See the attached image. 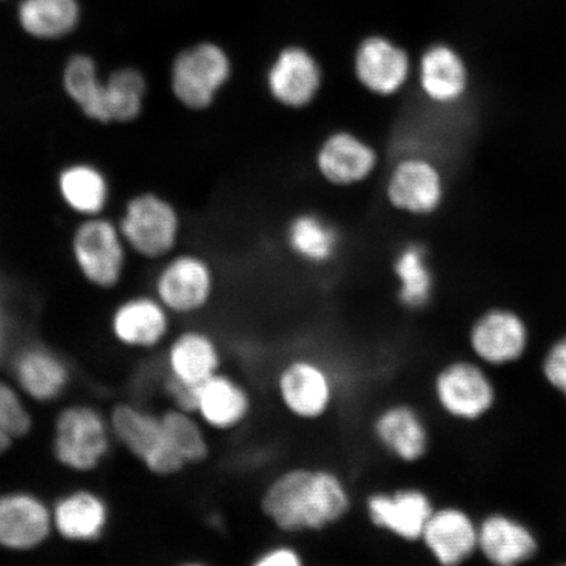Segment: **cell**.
Wrapping results in <instances>:
<instances>
[{"mask_svg":"<svg viewBox=\"0 0 566 566\" xmlns=\"http://www.w3.org/2000/svg\"><path fill=\"white\" fill-rule=\"evenodd\" d=\"M469 339L471 350L481 363L501 366L514 363L525 353L527 329L513 311L494 308L476 318Z\"/></svg>","mask_w":566,"mask_h":566,"instance_id":"23","label":"cell"},{"mask_svg":"<svg viewBox=\"0 0 566 566\" xmlns=\"http://www.w3.org/2000/svg\"><path fill=\"white\" fill-rule=\"evenodd\" d=\"M471 74L463 56L454 48L434 44L421 55L419 86L422 95L437 105H454L463 101Z\"/></svg>","mask_w":566,"mask_h":566,"instance_id":"24","label":"cell"},{"mask_svg":"<svg viewBox=\"0 0 566 566\" xmlns=\"http://www.w3.org/2000/svg\"><path fill=\"white\" fill-rule=\"evenodd\" d=\"M274 391L282 409L294 420L317 422L327 419L336 407L338 385L323 360L296 356L280 367Z\"/></svg>","mask_w":566,"mask_h":566,"instance_id":"7","label":"cell"},{"mask_svg":"<svg viewBox=\"0 0 566 566\" xmlns=\"http://www.w3.org/2000/svg\"><path fill=\"white\" fill-rule=\"evenodd\" d=\"M108 415L116 443L151 475L172 478L187 470L168 441L160 412L139 402L122 401Z\"/></svg>","mask_w":566,"mask_h":566,"instance_id":"3","label":"cell"},{"mask_svg":"<svg viewBox=\"0 0 566 566\" xmlns=\"http://www.w3.org/2000/svg\"><path fill=\"white\" fill-rule=\"evenodd\" d=\"M147 77L136 67H119L105 76L106 109L111 124H130L145 111Z\"/></svg>","mask_w":566,"mask_h":566,"instance_id":"31","label":"cell"},{"mask_svg":"<svg viewBox=\"0 0 566 566\" xmlns=\"http://www.w3.org/2000/svg\"><path fill=\"white\" fill-rule=\"evenodd\" d=\"M354 76L375 96L391 97L407 86L412 63L405 49L381 35L365 39L354 53Z\"/></svg>","mask_w":566,"mask_h":566,"instance_id":"20","label":"cell"},{"mask_svg":"<svg viewBox=\"0 0 566 566\" xmlns=\"http://www.w3.org/2000/svg\"><path fill=\"white\" fill-rule=\"evenodd\" d=\"M371 436L381 451L401 464L415 465L430 454L427 417L407 401L389 402L373 417Z\"/></svg>","mask_w":566,"mask_h":566,"instance_id":"14","label":"cell"},{"mask_svg":"<svg viewBox=\"0 0 566 566\" xmlns=\"http://www.w3.org/2000/svg\"><path fill=\"white\" fill-rule=\"evenodd\" d=\"M232 74V61L221 45L198 42L175 56L169 69V90L184 108L203 112L214 105Z\"/></svg>","mask_w":566,"mask_h":566,"instance_id":"6","label":"cell"},{"mask_svg":"<svg viewBox=\"0 0 566 566\" xmlns=\"http://www.w3.org/2000/svg\"><path fill=\"white\" fill-rule=\"evenodd\" d=\"M251 564L253 566H302L304 557L300 549L289 544H275L261 551Z\"/></svg>","mask_w":566,"mask_h":566,"instance_id":"35","label":"cell"},{"mask_svg":"<svg viewBox=\"0 0 566 566\" xmlns=\"http://www.w3.org/2000/svg\"><path fill=\"white\" fill-rule=\"evenodd\" d=\"M15 443L4 430L0 429V458L9 454Z\"/></svg>","mask_w":566,"mask_h":566,"instance_id":"36","label":"cell"},{"mask_svg":"<svg viewBox=\"0 0 566 566\" xmlns=\"http://www.w3.org/2000/svg\"><path fill=\"white\" fill-rule=\"evenodd\" d=\"M543 371L547 380L566 399V336L552 346L544 358Z\"/></svg>","mask_w":566,"mask_h":566,"instance_id":"34","label":"cell"},{"mask_svg":"<svg viewBox=\"0 0 566 566\" xmlns=\"http://www.w3.org/2000/svg\"><path fill=\"white\" fill-rule=\"evenodd\" d=\"M70 252L77 273L90 286L109 292L122 285L130 250L111 218L82 219L71 237Z\"/></svg>","mask_w":566,"mask_h":566,"instance_id":"4","label":"cell"},{"mask_svg":"<svg viewBox=\"0 0 566 566\" xmlns=\"http://www.w3.org/2000/svg\"><path fill=\"white\" fill-rule=\"evenodd\" d=\"M386 196L394 209L415 217H428L442 207L444 177L428 158H402L388 176Z\"/></svg>","mask_w":566,"mask_h":566,"instance_id":"16","label":"cell"},{"mask_svg":"<svg viewBox=\"0 0 566 566\" xmlns=\"http://www.w3.org/2000/svg\"><path fill=\"white\" fill-rule=\"evenodd\" d=\"M109 415L90 402H71L55 415L51 452L56 465L74 475L102 469L115 446Z\"/></svg>","mask_w":566,"mask_h":566,"instance_id":"2","label":"cell"},{"mask_svg":"<svg viewBox=\"0 0 566 566\" xmlns=\"http://www.w3.org/2000/svg\"><path fill=\"white\" fill-rule=\"evenodd\" d=\"M62 88L70 102L92 123L111 125L106 109L105 77L88 54H74L62 70Z\"/></svg>","mask_w":566,"mask_h":566,"instance_id":"27","label":"cell"},{"mask_svg":"<svg viewBox=\"0 0 566 566\" xmlns=\"http://www.w3.org/2000/svg\"><path fill=\"white\" fill-rule=\"evenodd\" d=\"M436 504L420 486L375 491L365 500V514L374 528L407 544H420Z\"/></svg>","mask_w":566,"mask_h":566,"instance_id":"12","label":"cell"},{"mask_svg":"<svg viewBox=\"0 0 566 566\" xmlns=\"http://www.w3.org/2000/svg\"><path fill=\"white\" fill-rule=\"evenodd\" d=\"M259 505L264 518L279 533L313 535L346 520L352 512L353 494L336 470L294 465L268 481Z\"/></svg>","mask_w":566,"mask_h":566,"instance_id":"1","label":"cell"},{"mask_svg":"<svg viewBox=\"0 0 566 566\" xmlns=\"http://www.w3.org/2000/svg\"><path fill=\"white\" fill-rule=\"evenodd\" d=\"M479 525L458 506H436L423 528L420 546L431 560L442 566H458L476 554Z\"/></svg>","mask_w":566,"mask_h":566,"instance_id":"21","label":"cell"},{"mask_svg":"<svg viewBox=\"0 0 566 566\" xmlns=\"http://www.w3.org/2000/svg\"><path fill=\"white\" fill-rule=\"evenodd\" d=\"M273 101L289 109H304L323 88L324 73L315 55L302 46H287L275 56L265 76Z\"/></svg>","mask_w":566,"mask_h":566,"instance_id":"17","label":"cell"},{"mask_svg":"<svg viewBox=\"0 0 566 566\" xmlns=\"http://www.w3.org/2000/svg\"><path fill=\"white\" fill-rule=\"evenodd\" d=\"M54 536L73 546H91L104 539L111 527L109 502L101 492L76 486L52 502Z\"/></svg>","mask_w":566,"mask_h":566,"instance_id":"15","label":"cell"},{"mask_svg":"<svg viewBox=\"0 0 566 566\" xmlns=\"http://www.w3.org/2000/svg\"><path fill=\"white\" fill-rule=\"evenodd\" d=\"M18 20L27 34L42 41L66 38L81 21L77 0H23Z\"/></svg>","mask_w":566,"mask_h":566,"instance_id":"30","label":"cell"},{"mask_svg":"<svg viewBox=\"0 0 566 566\" xmlns=\"http://www.w3.org/2000/svg\"><path fill=\"white\" fill-rule=\"evenodd\" d=\"M286 240L294 256L313 266L332 263L342 243L335 226L314 212L296 216L289 224Z\"/></svg>","mask_w":566,"mask_h":566,"instance_id":"29","label":"cell"},{"mask_svg":"<svg viewBox=\"0 0 566 566\" xmlns=\"http://www.w3.org/2000/svg\"><path fill=\"white\" fill-rule=\"evenodd\" d=\"M56 190L65 207L82 219L104 216L112 188L108 176L94 163L74 161L56 176Z\"/></svg>","mask_w":566,"mask_h":566,"instance_id":"25","label":"cell"},{"mask_svg":"<svg viewBox=\"0 0 566 566\" xmlns=\"http://www.w3.org/2000/svg\"><path fill=\"white\" fill-rule=\"evenodd\" d=\"M379 155L369 142L349 130L325 137L315 155V166L325 181L336 187H353L375 172Z\"/></svg>","mask_w":566,"mask_h":566,"instance_id":"22","label":"cell"},{"mask_svg":"<svg viewBox=\"0 0 566 566\" xmlns=\"http://www.w3.org/2000/svg\"><path fill=\"white\" fill-rule=\"evenodd\" d=\"M130 252L147 261H163L179 245L182 219L175 205L154 192L129 198L118 221Z\"/></svg>","mask_w":566,"mask_h":566,"instance_id":"5","label":"cell"},{"mask_svg":"<svg viewBox=\"0 0 566 566\" xmlns=\"http://www.w3.org/2000/svg\"><path fill=\"white\" fill-rule=\"evenodd\" d=\"M53 537L51 502L27 488L0 493V549L30 555L48 546Z\"/></svg>","mask_w":566,"mask_h":566,"instance_id":"9","label":"cell"},{"mask_svg":"<svg viewBox=\"0 0 566 566\" xmlns=\"http://www.w3.org/2000/svg\"><path fill=\"white\" fill-rule=\"evenodd\" d=\"M431 396L438 409L452 420L478 421L494 406V386L483 367L471 360L446 364L431 380Z\"/></svg>","mask_w":566,"mask_h":566,"instance_id":"10","label":"cell"},{"mask_svg":"<svg viewBox=\"0 0 566 566\" xmlns=\"http://www.w3.org/2000/svg\"><path fill=\"white\" fill-rule=\"evenodd\" d=\"M174 316L151 294H134L119 301L109 315V334L122 348L153 353L171 338Z\"/></svg>","mask_w":566,"mask_h":566,"instance_id":"11","label":"cell"},{"mask_svg":"<svg viewBox=\"0 0 566 566\" xmlns=\"http://www.w3.org/2000/svg\"><path fill=\"white\" fill-rule=\"evenodd\" d=\"M163 349V375L180 384L200 387L212 375L223 370L222 346L207 329H182L172 335Z\"/></svg>","mask_w":566,"mask_h":566,"instance_id":"18","label":"cell"},{"mask_svg":"<svg viewBox=\"0 0 566 566\" xmlns=\"http://www.w3.org/2000/svg\"><path fill=\"white\" fill-rule=\"evenodd\" d=\"M537 543L531 531L504 514H492L479 525L478 549L488 562L512 566L530 560Z\"/></svg>","mask_w":566,"mask_h":566,"instance_id":"26","label":"cell"},{"mask_svg":"<svg viewBox=\"0 0 566 566\" xmlns=\"http://www.w3.org/2000/svg\"><path fill=\"white\" fill-rule=\"evenodd\" d=\"M253 396L242 379L221 370L198 387L195 415L209 431L229 434L251 420Z\"/></svg>","mask_w":566,"mask_h":566,"instance_id":"19","label":"cell"},{"mask_svg":"<svg viewBox=\"0 0 566 566\" xmlns=\"http://www.w3.org/2000/svg\"><path fill=\"white\" fill-rule=\"evenodd\" d=\"M392 272L398 282V300L402 307L419 313L430 306L436 292V277L428 251L419 243H408L396 254Z\"/></svg>","mask_w":566,"mask_h":566,"instance_id":"28","label":"cell"},{"mask_svg":"<svg viewBox=\"0 0 566 566\" xmlns=\"http://www.w3.org/2000/svg\"><path fill=\"white\" fill-rule=\"evenodd\" d=\"M11 380L25 398L39 406H52L73 384V369L52 346L28 343L13 353Z\"/></svg>","mask_w":566,"mask_h":566,"instance_id":"13","label":"cell"},{"mask_svg":"<svg viewBox=\"0 0 566 566\" xmlns=\"http://www.w3.org/2000/svg\"><path fill=\"white\" fill-rule=\"evenodd\" d=\"M31 405L11 379H0V429L15 442L33 433L35 421Z\"/></svg>","mask_w":566,"mask_h":566,"instance_id":"33","label":"cell"},{"mask_svg":"<svg viewBox=\"0 0 566 566\" xmlns=\"http://www.w3.org/2000/svg\"><path fill=\"white\" fill-rule=\"evenodd\" d=\"M169 443L184 464L200 465L211 455L209 430L195 413L167 408L160 412Z\"/></svg>","mask_w":566,"mask_h":566,"instance_id":"32","label":"cell"},{"mask_svg":"<svg viewBox=\"0 0 566 566\" xmlns=\"http://www.w3.org/2000/svg\"><path fill=\"white\" fill-rule=\"evenodd\" d=\"M217 290V275L201 254L174 253L160 261L153 279V294L174 317H193L203 313Z\"/></svg>","mask_w":566,"mask_h":566,"instance_id":"8","label":"cell"}]
</instances>
